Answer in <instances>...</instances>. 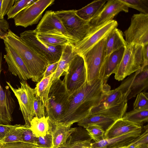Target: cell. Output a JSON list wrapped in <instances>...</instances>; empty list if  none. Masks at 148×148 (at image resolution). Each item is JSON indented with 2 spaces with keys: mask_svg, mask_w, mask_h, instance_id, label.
<instances>
[{
  "mask_svg": "<svg viewBox=\"0 0 148 148\" xmlns=\"http://www.w3.org/2000/svg\"><path fill=\"white\" fill-rule=\"evenodd\" d=\"M110 86L101 77L92 84L86 81L78 90L69 96L66 110L59 122L71 127L87 117L111 90Z\"/></svg>",
  "mask_w": 148,
  "mask_h": 148,
  "instance_id": "6da1fadb",
  "label": "cell"
},
{
  "mask_svg": "<svg viewBox=\"0 0 148 148\" xmlns=\"http://www.w3.org/2000/svg\"><path fill=\"white\" fill-rule=\"evenodd\" d=\"M135 75V72L132 73L118 87L111 90L100 103L91 109L89 114L101 115L114 121L122 118L126 112L127 98Z\"/></svg>",
  "mask_w": 148,
  "mask_h": 148,
  "instance_id": "7a4b0ae2",
  "label": "cell"
},
{
  "mask_svg": "<svg viewBox=\"0 0 148 148\" xmlns=\"http://www.w3.org/2000/svg\"><path fill=\"white\" fill-rule=\"evenodd\" d=\"M2 39L21 57L31 74L32 80L37 83L39 82L49 64L48 61L34 51L10 29Z\"/></svg>",
  "mask_w": 148,
  "mask_h": 148,
  "instance_id": "3957f363",
  "label": "cell"
},
{
  "mask_svg": "<svg viewBox=\"0 0 148 148\" xmlns=\"http://www.w3.org/2000/svg\"><path fill=\"white\" fill-rule=\"evenodd\" d=\"M69 96L63 80L52 81L45 107L48 120L59 123L66 110Z\"/></svg>",
  "mask_w": 148,
  "mask_h": 148,
  "instance_id": "277c9868",
  "label": "cell"
},
{
  "mask_svg": "<svg viewBox=\"0 0 148 148\" xmlns=\"http://www.w3.org/2000/svg\"><path fill=\"white\" fill-rule=\"evenodd\" d=\"M143 47L132 43L127 45L119 65L114 74L115 79L118 81L122 80L127 76L146 66Z\"/></svg>",
  "mask_w": 148,
  "mask_h": 148,
  "instance_id": "5b68a950",
  "label": "cell"
},
{
  "mask_svg": "<svg viewBox=\"0 0 148 148\" xmlns=\"http://www.w3.org/2000/svg\"><path fill=\"white\" fill-rule=\"evenodd\" d=\"M118 25L117 22L112 20L92 27L81 40L73 44L76 54L83 56L103 39L107 37Z\"/></svg>",
  "mask_w": 148,
  "mask_h": 148,
  "instance_id": "8992f818",
  "label": "cell"
},
{
  "mask_svg": "<svg viewBox=\"0 0 148 148\" xmlns=\"http://www.w3.org/2000/svg\"><path fill=\"white\" fill-rule=\"evenodd\" d=\"M75 11L74 10H62L54 12L68 34L77 42L82 39L92 27L90 22L79 18Z\"/></svg>",
  "mask_w": 148,
  "mask_h": 148,
  "instance_id": "52a82bcc",
  "label": "cell"
},
{
  "mask_svg": "<svg viewBox=\"0 0 148 148\" xmlns=\"http://www.w3.org/2000/svg\"><path fill=\"white\" fill-rule=\"evenodd\" d=\"M107 37L82 56L86 68V82L88 84H92L100 77L106 58L105 47Z\"/></svg>",
  "mask_w": 148,
  "mask_h": 148,
  "instance_id": "ba28073f",
  "label": "cell"
},
{
  "mask_svg": "<svg viewBox=\"0 0 148 148\" xmlns=\"http://www.w3.org/2000/svg\"><path fill=\"white\" fill-rule=\"evenodd\" d=\"M34 30L25 31L21 33L20 37L29 47L38 54L45 59L49 64L59 61L64 46H54L44 43L36 36Z\"/></svg>",
  "mask_w": 148,
  "mask_h": 148,
  "instance_id": "9c48e42d",
  "label": "cell"
},
{
  "mask_svg": "<svg viewBox=\"0 0 148 148\" xmlns=\"http://www.w3.org/2000/svg\"><path fill=\"white\" fill-rule=\"evenodd\" d=\"M124 35L127 45L132 43L144 46L148 44V14H134Z\"/></svg>",
  "mask_w": 148,
  "mask_h": 148,
  "instance_id": "30bf717a",
  "label": "cell"
},
{
  "mask_svg": "<svg viewBox=\"0 0 148 148\" xmlns=\"http://www.w3.org/2000/svg\"><path fill=\"white\" fill-rule=\"evenodd\" d=\"M63 81L69 95L79 89L86 81V73L83 57L76 54L71 62Z\"/></svg>",
  "mask_w": 148,
  "mask_h": 148,
  "instance_id": "8fae6325",
  "label": "cell"
},
{
  "mask_svg": "<svg viewBox=\"0 0 148 148\" xmlns=\"http://www.w3.org/2000/svg\"><path fill=\"white\" fill-rule=\"evenodd\" d=\"M6 83L18 100L25 125L30 127V122L35 116L33 102L35 95L34 88L31 87L25 80H21V87L17 88H14L10 82H6Z\"/></svg>",
  "mask_w": 148,
  "mask_h": 148,
  "instance_id": "7c38bea8",
  "label": "cell"
},
{
  "mask_svg": "<svg viewBox=\"0 0 148 148\" xmlns=\"http://www.w3.org/2000/svg\"><path fill=\"white\" fill-rule=\"evenodd\" d=\"M54 1V0H36L13 18L15 25L25 28L37 23L44 11Z\"/></svg>",
  "mask_w": 148,
  "mask_h": 148,
  "instance_id": "4fadbf2b",
  "label": "cell"
},
{
  "mask_svg": "<svg viewBox=\"0 0 148 148\" xmlns=\"http://www.w3.org/2000/svg\"><path fill=\"white\" fill-rule=\"evenodd\" d=\"M2 64V53L0 52V124L9 125L13 121L12 114L16 106L9 86H6L3 87L1 84Z\"/></svg>",
  "mask_w": 148,
  "mask_h": 148,
  "instance_id": "5bb4252c",
  "label": "cell"
},
{
  "mask_svg": "<svg viewBox=\"0 0 148 148\" xmlns=\"http://www.w3.org/2000/svg\"><path fill=\"white\" fill-rule=\"evenodd\" d=\"M4 42L6 53L3 58L8 64L9 71L14 75L18 76L21 80L32 79L30 73L20 56L6 42Z\"/></svg>",
  "mask_w": 148,
  "mask_h": 148,
  "instance_id": "9a60e30c",
  "label": "cell"
},
{
  "mask_svg": "<svg viewBox=\"0 0 148 148\" xmlns=\"http://www.w3.org/2000/svg\"><path fill=\"white\" fill-rule=\"evenodd\" d=\"M121 12H128V7L125 4L120 0L108 1L90 23L92 27L99 26L113 20L116 15Z\"/></svg>",
  "mask_w": 148,
  "mask_h": 148,
  "instance_id": "2e32d148",
  "label": "cell"
},
{
  "mask_svg": "<svg viewBox=\"0 0 148 148\" xmlns=\"http://www.w3.org/2000/svg\"><path fill=\"white\" fill-rule=\"evenodd\" d=\"M142 128L132 131L120 136L109 139H104L97 142L91 143L92 148H117L127 145L142 133Z\"/></svg>",
  "mask_w": 148,
  "mask_h": 148,
  "instance_id": "e0dca14e",
  "label": "cell"
},
{
  "mask_svg": "<svg viewBox=\"0 0 148 148\" xmlns=\"http://www.w3.org/2000/svg\"><path fill=\"white\" fill-rule=\"evenodd\" d=\"M34 30L37 33H44L49 31L59 32L75 41L69 35L60 19L55 14L54 11L52 10L46 12Z\"/></svg>",
  "mask_w": 148,
  "mask_h": 148,
  "instance_id": "ac0fdd59",
  "label": "cell"
},
{
  "mask_svg": "<svg viewBox=\"0 0 148 148\" xmlns=\"http://www.w3.org/2000/svg\"><path fill=\"white\" fill-rule=\"evenodd\" d=\"M92 140L86 129L79 126L59 148H92Z\"/></svg>",
  "mask_w": 148,
  "mask_h": 148,
  "instance_id": "d6986e66",
  "label": "cell"
},
{
  "mask_svg": "<svg viewBox=\"0 0 148 148\" xmlns=\"http://www.w3.org/2000/svg\"><path fill=\"white\" fill-rule=\"evenodd\" d=\"M142 128L140 125L122 118L119 119L114 121L105 131L104 139L114 138Z\"/></svg>",
  "mask_w": 148,
  "mask_h": 148,
  "instance_id": "ffe728a7",
  "label": "cell"
},
{
  "mask_svg": "<svg viewBox=\"0 0 148 148\" xmlns=\"http://www.w3.org/2000/svg\"><path fill=\"white\" fill-rule=\"evenodd\" d=\"M48 131L51 132L53 137L52 148H59L64 144L69 136L77 128L55 123L48 120Z\"/></svg>",
  "mask_w": 148,
  "mask_h": 148,
  "instance_id": "44dd1931",
  "label": "cell"
},
{
  "mask_svg": "<svg viewBox=\"0 0 148 148\" xmlns=\"http://www.w3.org/2000/svg\"><path fill=\"white\" fill-rule=\"evenodd\" d=\"M125 48H121L112 52L105 58L102 68L101 76L107 82L109 77L115 74L121 60Z\"/></svg>",
  "mask_w": 148,
  "mask_h": 148,
  "instance_id": "7402d4cb",
  "label": "cell"
},
{
  "mask_svg": "<svg viewBox=\"0 0 148 148\" xmlns=\"http://www.w3.org/2000/svg\"><path fill=\"white\" fill-rule=\"evenodd\" d=\"M76 54L74 50L73 44H69L64 46L52 81H56L59 79L61 76L65 75L67 71L71 62Z\"/></svg>",
  "mask_w": 148,
  "mask_h": 148,
  "instance_id": "603a6c76",
  "label": "cell"
},
{
  "mask_svg": "<svg viewBox=\"0 0 148 148\" xmlns=\"http://www.w3.org/2000/svg\"><path fill=\"white\" fill-rule=\"evenodd\" d=\"M135 72L136 75L130 88V92L127 98V101L148 88V65Z\"/></svg>",
  "mask_w": 148,
  "mask_h": 148,
  "instance_id": "cb8c5ba5",
  "label": "cell"
},
{
  "mask_svg": "<svg viewBox=\"0 0 148 148\" xmlns=\"http://www.w3.org/2000/svg\"><path fill=\"white\" fill-rule=\"evenodd\" d=\"M36 36L41 41L54 46H64L68 44L76 42L61 32L58 31H49L44 33H36Z\"/></svg>",
  "mask_w": 148,
  "mask_h": 148,
  "instance_id": "d4e9b609",
  "label": "cell"
},
{
  "mask_svg": "<svg viewBox=\"0 0 148 148\" xmlns=\"http://www.w3.org/2000/svg\"><path fill=\"white\" fill-rule=\"evenodd\" d=\"M127 45L122 32L115 28L107 37L105 47L106 57L121 48H125Z\"/></svg>",
  "mask_w": 148,
  "mask_h": 148,
  "instance_id": "484cf974",
  "label": "cell"
},
{
  "mask_svg": "<svg viewBox=\"0 0 148 148\" xmlns=\"http://www.w3.org/2000/svg\"><path fill=\"white\" fill-rule=\"evenodd\" d=\"M106 2L104 0L94 1L82 8L76 10V14L82 19L90 22L98 14Z\"/></svg>",
  "mask_w": 148,
  "mask_h": 148,
  "instance_id": "4316f807",
  "label": "cell"
},
{
  "mask_svg": "<svg viewBox=\"0 0 148 148\" xmlns=\"http://www.w3.org/2000/svg\"><path fill=\"white\" fill-rule=\"evenodd\" d=\"M114 122L113 120L101 115L89 114L78 122L77 125L84 128L90 125H97L101 126L105 131Z\"/></svg>",
  "mask_w": 148,
  "mask_h": 148,
  "instance_id": "83f0119b",
  "label": "cell"
},
{
  "mask_svg": "<svg viewBox=\"0 0 148 148\" xmlns=\"http://www.w3.org/2000/svg\"><path fill=\"white\" fill-rule=\"evenodd\" d=\"M55 72L45 77L42 78L39 82L37 83L34 88L35 95L42 101L45 107Z\"/></svg>",
  "mask_w": 148,
  "mask_h": 148,
  "instance_id": "f1b7e54d",
  "label": "cell"
},
{
  "mask_svg": "<svg viewBox=\"0 0 148 148\" xmlns=\"http://www.w3.org/2000/svg\"><path fill=\"white\" fill-rule=\"evenodd\" d=\"M48 118L34 116L30 122V128L36 137L45 136L49 129Z\"/></svg>",
  "mask_w": 148,
  "mask_h": 148,
  "instance_id": "f546056e",
  "label": "cell"
},
{
  "mask_svg": "<svg viewBox=\"0 0 148 148\" xmlns=\"http://www.w3.org/2000/svg\"><path fill=\"white\" fill-rule=\"evenodd\" d=\"M122 118L141 126L148 121V108L133 110L126 112Z\"/></svg>",
  "mask_w": 148,
  "mask_h": 148,
  "instance_id": "4dcf8cb0",
  "label": "cell"
},
{
  "mask_svg": "<svg viewBox=\"0 0 148 148\" xmlns=\"http://www.w3.org/2000/svg\"><path fill=\"white\" fill-rule=\"evenodd\" d=\"M22 134L21 125L16 124L12 126L1 141L3 143L22 141Z\"/></svg>",
  "mask_w": 148,
  "mask_h": 148,
  "instance_id": "1f68e13d",
  "label": "cell"
},
{
  "mask_svg": "<svg viewBox=\"0 0 148 148\" xmlns=\"http://www.w3.org/2000/svg\"><path fill=\"white\" fill-rule=\"evenodd\" d=\"M35 1V0H16L14 5L6 14L8 19L14 18L19 13Z\"/></svg>",
  "mask_w": 148,
  "mask_h": 148,
  "instance_id": "d6a6232c",
  "label": "cell"
},
{
  "mask_svg": "<svg viewBox=\"0 0 148 148\" xmlns=\"http://www.w3.org/2000/svg\"><path fill=\"white\" fill-rule=\"evenodd\" d=\"M128 7L148 14V0H120Z\"/></svg>",
  "mask_w": 148,
  "mask_h": 148,
  "instance_id": "836d02e7",
  "label": "cell"
},
{
  "mask_svg": "<svg viewBox=\"0 0 148 148\" xmlns=\"http://www.w3.org/2000/svg\"><path fill=\"white\" fill-rule=\"evenodd\" d=\"M94 142H97L104 139L105 131L100 126L92 125L85 128Z\"/></svg>",
  "mask_w": 148,
  "mask_h": 148,
  "instance_id": "e575fe53",
  "label": "cell"
},
{
  "mask_svg": "<svg viewBox=\"0 0 148 148\" xmlns=\"http://www.w3.org/2000/svg\"><path fill=\"white\" fill-rule=\"evenodd\" d=\"M148 108V93L143 91L137 95L133 104V109Z\"/></svg>",
  "mask_w": 148,
  "mask_h": 148,
  "instance_id": "d590c367",
  "label": "cell"
},
{
  "mask_svg": "<svg viewBox=\"0 0 148 148\" xmlns=\"http://www.w3.org/2000/svg\"><path fill=\"white\" fill-rule=\"evenodd\" d=\"M53 144V137L49 131L45 136L36 138V145L38 148H52Z\"/></svg>",
  "mask_w": 148,
  "mask_h": 148,
  "instance_id": "8d00e7d4",
  "label": "cell"
},
{
  "mask_svg": "<svg viewBox=\"0 0 148 148\" xmlns=\"http://www.w3.org/2000/svg\"><path fill=\"white\" fill-rule=\"evenodd\" d=\"M23 130L22 141L36 145V137L30 128L25 125H21Z\"/></svg>",
  "mask_w": 148,
  "mask_h": 148,
  "instance_id": "74e56055",
  "label": "cell"
},
{
  "mask_svg": "<svg viewBox=\"0 0 148 148\" xmlns=\"http://www.w3.org/2000/svg\"><path fill=\"white\" fill-rule=\"evenodd\" d=\"M33 102L35 116L40 118L45 116L44 106L42 101L35 94L33 98Z\"/></svg>",
  "mask_w": 148,
  "mask_h": 148,
  "instance_id": "f35d334b",
  "label": "cell"
},
{
  "mask_svg": "<svg viewBox=\"0 0 148 148\" xmlns=\"http://www.w3.org/2000/svg\"><path fill=\"white\" fill-rule=\"evenodd\" d=\"M148 125L145 126V131L131 143L125 146V148H135L140 145L148 143Z\"/></svg>",
  "mask_w": 148,
  "mask_h": 148,
  "instance_id": "ab89813d",
  "label": "cell"
},
{
  "mask_svg": "<svg viewBox=\"0 0 148 148\" xmlns=\"http://www.w3.org/2000/svg\"><path fill=\"white\" fill-rule=\"evenodd\" d=\"M16 0H0V20L3 19Z\"/></svg>",
  "mask_w": 148,
  "mask_h": 148,
  "instance_id": "60d3db41",
  "label": "cell"
},
{
  "mask_svg": "<svg viewBox=\"0 0 148 148\" xmlns=\"http://www.w3.org/2000/svg\"><path fill=\"white\" fill-rule=\"evenodd\" d=\"M1 148H38V147L35 145L22 141H18L3 143Z\"/></svg>",
  "mask_w": 148,
  "mask_h": 148,
  "instance_id": "b9f144b4",
  "label": "cell"
},
{
  "mask_svg": "<svg viewBox=\"0 0 148 148\" xmlns=\"http://www.w3.org/2000/svg\"><path fill=\"white\" fill-rule=\"evenodd\" d=\"M9 23L3 18L0 20V38L1 39L5 35L9 29Z\"/></svg>",
  "mask_w": 148,
  "mask_h": 148,
  "instance_id": "7bdbcfd3",
  "label": "cell"
},
{
  "mask_svg": "<svg viewBox=\"0 0 148 148\" xmlns=\"http://www.w3.org/2000/svg\"><path fill=\"white\" fill-rule=\"evenodd\" d=\"M58 62L48 64L44 73L43 78L45 77L56 71Z\"/></svg>",
  "mask_w": 148,
  "mask_h": 148,
  "instance_id": "ee69618b",
  "label": "cell"
},
{
  "mask_svg": "<svg viewBox=\"0 0 148 148\" xmlns=\"http://www.w3.org/2000/svg\"><path fill=\"white\" fill-rule=\"evenodd\" d=\"M11 125H5L0 124V141L5 137L6 134L12 127Z\"/></svg>",
  "mask_w": 148,
  "mask_h": 148,
  "instance_id": "f6af8a7d",
  "label": "cell"
},
{
  "mask_svg": "<svg viewBox=\"0 0 148 148\" xmlns=\"http://www.w3.org/2000/svg\"><path fill=\"white\" fill-rule=\"evenodd\" d=\"M143 53L145 65L148 64V44L143 46Z\"/></svg>",
  "mask_w": 148,
  "mask_h": 148,
  "instance_id": "bcb514c9",
  "label": "cell"
},
{
  "mask_svg": "<svg viewBox=\"0 0 148 148\" xmlns=\"http://www.w3.org/2000/svg\"><path fill=\"white\" fill-rule=\"evenodd\" d=\"M135 148H148V144H142L138 146Z\"/></svg>",
  "mask_w": 148,
  "mask_h": 148,
  "instance_id": "7dc6e473",
  "label": "cell"
},
{
  "mask_svg": "<svg viewBox=\"0 0 148 148\" xmlns=\"http://www.w3.org/2000/svg\"><path fill=\"white\" fill-rule=\"evenodd\" d=\"M3 144V143L1 142V141H0V148L1 147Z\"/></svg>",
  "mask_w": 148,
  "mask_h": 148,
  "instance_id": "c3c4849f",
  "label": "cell"
}]
</instances>
